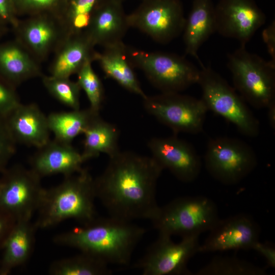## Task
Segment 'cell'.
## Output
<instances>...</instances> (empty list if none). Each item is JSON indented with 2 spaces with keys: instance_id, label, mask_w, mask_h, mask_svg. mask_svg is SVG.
Instances as JSON below:
<instances>
[{
  "instance_id": "cell-33",
  "label": "cell",
  "mask_w": 275,
  "mask_h": 275,
  "mask_svg": "<svg viewBox=\"0 0 275 275\" xmlns=\"http://www.w3.org/2000/svg\"><path fill=\"white\" fill-rule=\"evenodd\" d=\"M16 142L10 134L5 118L0 117V174L15 151Z\"/></svg>"
},
{
  "instance_id": "cell-23",
  "label": "cell",
  "mask_w": 275,
  "mask_h": 275,
  "mask_svg": "<svg viewBox=\"0 0 275 275\" xmlns=\"http://www.w3.org/2000/svg\"><path fill=\"white\" fill-rule=\"evenodd\" d=\"M37 229L31 220L16 222L2 249L0 275L8 274L29 259L35 246Z\"/></svg>"
},
{
  "instance_id": "cell-22",
  "label": "cell",
  "mask_w": 275,
  "mask_h": 275,
  "mask_svg": "<svg viewBox=\"0 0 275 275\" xmlns=\"http://www.w3.org/2000/svg\"><path fill=\"white\" fill-rule=\"evenodd\" d=\"M101 52L96 51L94 61H97L107 78L115 80L129 92L141 96L147 95L142 90L129 62L123 42L103 48Z\"/></svg>"
},
{
  "instance_id": "cell-5",
  "label": "cell",
  "mask_w": 275,
  "mask_h": 275,
  "mask_svg": "<svg viewBox=\"0 0 275 275\" xmlns=\"http://www.w3.org/2000/svg\"><path fill=\"white\" fill-rule=\"evenodd\" d=\"M126 52L132 67L141 70L161 93L181 92L198 83L200 69L184 56L127 45Z\"/></svg>"
},
{
  "instance_id": "cell-20",
  "label": "cell",
  "mask_w": 275,
  "mask_h": 275,
  "mask_svg": "<svg viewBox=\"0 0 275 275\" xmlns=\"http://www.w3.org/2000/svg\"><path fill=\"white\" fill-rule=\"evenodd\" d=\"M95 46L84 32L68 35L55 50L50 75L69 78L77 74L87 61H94Z\"/></svg>"
},
{
  "instance_id": "cell-1",
  "label": "cell",
  "mask_w": 275,
  "mask_h": 275,
  "mask_svg": "<svg viewBox=\"0 0 275 275\" xmlns=\"http://www.w3.org/2000/svg\"><path fill=\"white\" fill-rule=\"evenodd\" d=\"M163 170L151 156L120 150L94 179L96 197L111 216L151 221L160 207L156 193Z\"/></svg>"
},
{
  "instance_id": "cell-8",
  "label": "cell",
  "mask_w": 275,
  "mask_h": 275,
  "mask_svg": "<svg viewBox=\"0 0 275 275\" xmlns=\"http://www.w3.org/2000/svg\"><path fill=\"white\" fill-rule=\"evenodd\" d=\"M257 162L256 154L249 145L228 136L210 140L204 155L208 172L225 185L240 182L255 169Z\"/></svg>"
},
{
  "instance_id": "cell-29",
  "label": "cell",
  "mask_w": 275,
  "mask_h": 275,
  "mask_svg": "<svg viewBox=\"0 0 275 275\" xmlns=\"http://www.w3.org/2000/svg\"><path fill=\"white\" fill-rule=\"evenodd\" d=\"M195 275H265L264 268L233 256H215Z\"/></svg>"
},
{
  "instance_id": "cell-4",
  "label": "cell",
  "mask_w": 275,
  "mask_h": 275,
  "mask_svg": "<svg viewBox=\"0 0 275 275\" xmlns=\"http://www.w3.org/2000/svg\"><path fill=\"white\" fill-rule=\"evenodd\" d=\"M198 84L202 90L201 98L210 111L233 124L243 135L255 138L260 132V124L247 103L234 88L211 67L200 61Z\"/></svg>"
},
{
  "instance_id": "cell-6",
  "label": "cell",
  "mask_w": 275,
  "mask_h": 275,
  "mask_svg": "<svg viewBox=\"0 0 275 275\" xmlns=\"http://www.w3.org/2000/svg\"><path fill=\"white\" fill-rule=\"evenodd\" d=\"M227 66L234 89L246 103L262 108L275 101V64L240 45L228 54Z\"/></svg>"
},
{
  "instance_id": "cell-28",
  "label": "cell",
  "mask_w": 275,
  "mask_h": 275,
  "mask_svg": "<svg viewBox=\"0 0 275 275\" xmlns=\"http://www.w3.org/2000/svg\"><path fill=\"white\" fill-rule=\"evenodd\" d=\"M103 261L85 253L52 262L48 272L51 275H109L112 271Z\"/></svg>"
},
{
  "instance_id": "cell-7",
  "label": "cell",
  "mask_w": 275,
  "mask_h": 275,
  "mask_svg": "<svg viewBox=\"0 0 275 275\" xmlns=\"http://www.w3.org/2000/svg\"><path fill=\"white\" fill-rule=\"evenodd\" d=\"M219 219L215 203L204 196L176 198L160 207L151 221L158 234L181 237L200 235L209 231Z\"/></svg>"
},
{
  "instance_id": "cell-16",
  "label": "cell",
  "mask_w": 275,
  "mask_h": 275,
  "mask_svg": "<svg viewBox=\"0 0 275 275\" xmlns=\"http://www.w3.org/2000/svg\"><path fill=\"white\" fill-rule=\"evenodd\" d=\"M18 41L37 61L55 51L69 35L57 17L52 14L31 16L15 28Z\"/></svg>"
},
{
  "instance_id": "cell-11",
  "label": "cell",
  "mask_w": 275,
  "mask_h": 275,
  "mask_svg": "<svg viewBox=\"0 0 275 275\" xmlns=\"http://www.w3.org/2000/svg\"><path fill=\"white\" fill-rule=\"evenodd\" d=\"M127 21L130 28L166 44L182 34L186 18L180 0H142Z\"/></svg>"
},
{
  "instance_id": "cell-25",
  "label": "cell",
  "mask_w": 275,
  "mask_h": 275,
  "mask_svg": "<svg viewBox=\"0 0 275 275\" xmlns=\"http://www.w3.org/2000/svg\"><path fill=\"white\" fill-rule=\"evenodd\" d=\"M82 134L84 148L81 154L84 162L98 157L101 153L109 157L120 150L118 129L103 120L99 115L92 120Z\"/></svg>"
},
{
  "instance_id": "cell-19",
  "label": "cell",
  "mask_w": 275,
  "mask_h": 275,
  "mask_svg": "<svg viewBox=\"0 0 275 275\" xmlns=\"http://www.w3.org/2000/svg\"><path fill=\"white\" fill-rule=\"evenodd\" d=\"M84 162L71 144L55 139L38 149L30 160V169L41 178L52 175H71L80 171Z\"/></svg>"
},
{
  "instance_id": "cell-39",
  "label": "cell",
  "mask_w": 275,
  "mask_h": 275,
  "mask_svg": "<svg viewBox=\"0 0 275 275\" xmlns=\"http://www.w3.org/2000/svg\"><path fill=\"white\" fill-rule=\"evenodd\" d=\"M267 108V119L270 126L275 129V101L271 102L266 107Z\"/></svg>"
},
{
  "instance_id": "cell-17",
  "label": "cell",
  "mask_w": 275,
  "mask_h": 275,
  "mask_svg": "<svg viewBox=\"0 0 275 275\" xmlns=\"http://www.w3.org/2000/svg\"><path fill=\"white\" fill-rule=\"evenodd\" d=\"M122 2L102 0L84 32L93 44L103 48L123 42L130 28Z\"/></svg>"
},
{
  "instance_id": "cell-35",
  "label": "cell",
  "mask_w": 275,
  "mask_h": 275,
  "mask_svg": "<svg viewBox=\"0 0 275 275\" xmlns=\"http://www.w3.org/2000/svg\"><path fill=\"white\" fill-rule=\"evenodd\" d=\"M16 222L12 215L0 208V250L3 249Z\"/></svg>"
},
{
  "instance_id": "cell-34",
  "label": "cell",
  "mask_w": 275,
  "mask_h": 275,
  "mask_svg": "<svg viewBox=\"0 0 275 275\" xmlns=\"http://www.w3.org/2000/svg\"><path fill=\"white\" fill-rule=\"evenodd\" d=\"M20 103L14 90L0 81V117L6 118Z\"/></svg>"
},
{
  "instance_id": "cell-13",
  "label": "cell",
  "mask_w": 275,
  "mask_h": 275,
  "mask_svg": "<svg viewBox=\"0 0 275 275\" xmlns=\"http://www.w3.org/2000/svg\"><path fill=\"white\" fill-rule=\"evenodd\" d=\"M266 20L254 0H219L215 6L216 32L245 46Z\"/></svg>"
},
{
  "instance_id": "cell-36",
  "label": "cell",
  "mask_w": 275,
  "mask_h": 275,
  "mask_svg": "<svg viewBox=\"0 0 275 275\" xmlns=\"http://www.w3.org/2000/svg\"><path fill=\"white\" fill-rule=\"evenodd\" d=\"M17 15L12 0H0V19L3 21L11 24L15 28L19 22Z\"/></svg>"
},
{
  "instance_id": "cell-2",
  "label": "cell",
  "mask_w": 275,
  "mask_h": 275,
  "mask_svg": "<svg viewBox=\"0 0 275 275\" xmlns=\"http://www.w3.org/2000/svg\"><path fill=\"white\" fill-rule=\"evenodd\" d=\"M145 232L132 221L98 217L88 224L55 236L53 241L90 254L108 265H126Z\"/></svg>"
},
{
  "instance_id": "cell-37",
  "label": "cell",
  "mask_w": 275,
  "mask_h": 275,
  "mask_svg": "<svg viewBox=\"0 0 275 275\" xmlns=\"http://www.w3.org/2000/svg\"><path fill=\"white\" fill-rule=\"evenodd\" d=\"M262 38L265 44L267 52L271 58L270 60L275 64V21L273 20L264 28L262 32Z\"/></svg>"
},
{
  "instance_id": "cell-32",
  "label": "cell",
  "mask_w": 275,
  "mask_h": 275,
  "mask_svg": "<svg viewBox=\"0 0 275 275\" xmlns=\"http://www.w3.org/2000/svg\"><path fill=\"white\" fill-rule=\"evenodd\" d=\"M18 14L31 16L52 14L56 15L62 0H12Z\"/></svg>"
},
{
  "instance_id": "cell-21",
  "label": "cell",
  "mask_w": 275,
  "mask_h": 275,
  "mask_svg": "<svg viewBox=\"0 0 275 275\" xmlns=\"http://www.w3.org/2000/svg\"><path fill=\"white\" fill-rule=\"evenodd\" d=\"M215 6L212 0H194L183 31L185 51L199 61L198 51L216 32Z\"/></svg>"
},
{
  "instance_id": "cell-30",
  "label": "cell",
  "mask_w": 275,
  "mask_h": 275,
  "mask_svg": "<svg viewBox=\"0 0 275 275\" xmlns=\"http://www.w3.org/2000/svg\"><path fill=\"white\" fill-rule=\"evenodd\" d=\"M42 82L49 93L62 104L72 109L80 108L81 88L77 81L50 75L43 76Z\"/></svg>"
},
{
  "instance_id": "cell-38",
  "label": "cell",
  "mask_w": 275,
  "mask_h": 275,
  "mask_svg": "<svg viewBox=\"0 0 275 275\" xmlns=\"http://www.w3.org/2000/svg\"><path fill=\"white\" fill-rule=\"evenodd\" d=\"M265 258L268 266L275 267V248L269 243L257 241L253 245L252 249Z\"/></svg>"
},
{
  "instance_id": "cell-40",
  "label": "cell",
  "mask_w": 275,
  "mask_h": 275,
  "mask_svg": "<svg viewBox=\"0 0 275 275\" xmlns=\"http://www.w3.org/2000/svg\"><path fill=\"white\" fill-rule=\"evenodd\" d=\"M2 22H3V21L0 19V29H1V28Z\"/></svg>"
},
{
  "instance_id": "cell-18",
  "label": "cell",
  "mask_w": 275,
  "mask_h": 275,
  "mask_svg": "<svg viewBox=\"0 0 275 275\" xmlns=\"http://www.w3.org/2000/svg\"><path fill=\"white\" fill-rule=\"evenodd\" d=\"M5 120L16 143L39 149L50 140L47 116L36 103H20Z\"/></svg>"
},
{
  "instance_id": "cell-27",
  "label": "cell",
  "mask_w": 275,
  "mask_h": 275,
  "mask_svg": "<svg viewBox=\"0 0 275 275\" xmlns=\"http://www.w3.org/2000/svg\"><path fill=\"white\" fill-rule=\"evenodd\" d=\"M102 0H62L56 16L68 35L85 31Z\"/></svg>"
},
{
  "instance_id": "cell-24",
  "label": "cell",
  "mask_w": 275,
  "mask_h": 275,
  "mask_svg": "<svg viewBox=\"0 0 275 275\" xmlns=\"http://www.w3.org/2000/svg\"><path fill=\"white\" fill-rule=\"evenodd\" d=\"M0 74L18 85L42 73L37 60L17 41L0 44Z\"/></svg>"
},
{
  "instance_id": "cell-15",
  "label": "cell",
  "mask_w": 275,
  "mask_h": 275,
  "mask_svg": "<svg viewBox=\"0 0 275 275\" xmlns=\"http://www.w3.org/2000/svg\"><path fill=\"white\" fill-rule=\"evenodd\" d=\"M209 232L198 253L252 249L259 241L260 229L251 216L240 213L219 218Z\"/></svg>"
},
{
  "instance_id": "cell-3",
  "label": "cell",
  "mask_w": 275,
  "mask_h": 275,
  "mask_svg": "<svg viewBox=\"0 0 275 275\" xmlns=\"http://www.w3.org/2000/svg\"><path fill=\"white\" fill-rule=\"evenodd\" d=\"M94 179L87 169L64 176L58 185L45 189L35 225L37 229H47L68 219L88 224L98 217Z\"/></svg>"
},
{
  "instance_id": "cell-41",
  "label": "cell",
  "mask_w": 275,
  "mask_h": 275,
  "mask_svg": "<svg viewBox=\"0 0 275 275\" xmlns=\"http://www.w3.org/2000/svg\"><path fill=\"white\" fill-rule=\"evenodd\" d=\"M119 1H121V2H122L123 3L124 1H126V0H119Z\"/></svg>"
},
{
  "instance_id": "cell-14",
  "label": "cell",
  "mask_w": 275,
  "mask_h": 275,
  "mask_svg": "<svg viewBox=\"0 0 275 275\" xmlns=\"http://www.w3.org/2000/svg\"><path fill=\"white\" fill-rule=\"evenodd\" d=\"M151 157L177 179L185 183L194 181L202 167L200 156L195 148L176 135L154 137L148 142Z\"/></svg>"
},
{
  "instance_id": "cell-12",
  "label": "cell",
  "mask_w": 275,
  "mask_h": 275,
  "mask_svg": "<svg viewBox=\"0 0 275 275\" xmlns=\"http://www.w3.org/2000/svg\"><path fill=\"white\" fill-rule=\"evenodd\" d=\"M199 235L184 236L178 243L171 236L158 234L157 239L135 264L143 275H191L190 259L198 253Z\"/></svg>"
},
{
  "instance_id": "cell-9",
  "label": "cell",
  "mask_w": 275,
  "mask_h": 275,
  "mask_svg": "<svg viewBox=\"0 0 275 275\" xmlns=\"http://www.w3.org/2000/svg\"><path fill=\"white\" fill-rule=\"evenodd\" d=\"M146 111L175 134H197L203 129L208 110L201 99L177 93H161L143 98Z\"/></svg>"
},
{
  "instance_id": "cell-31",
  "label": "cell",
  "mask_w": 275,
  "mask_h": 275,
  "mask_svg": "<svg viewBox=\"0 0 275 275\" xmlns=\"http://www.w3.org/2000/svg\"><path fill=\"white\" fill-rule=\"evenodd\" d=\"M92 61H87L77 72V81L90 102V107L99 112L104 99V90L102 83L94 71Z\"/></svg>"
},
{
  "instance_id": "cell-26",
  "label": "cell",
  "mask_w": 275,
  "mask_h": 275,
  "mask_svg": "<svg viewBox=\"0 0 275 275\" xmlns=\"http://www.w3.org/2000/svg\"><path fill=\"white\" fill-rule=\"evenodd\" d=\"M98 115L90 107L87 109H72L70 112L51 113L47 116L50 132L55 139L71 144L78 135L82 134L92 120Z\"/></svg>"
},
{
  "instance_id": "cell-10",
  "label": "cell",
  "mask_w": 275,
  "mask_h": 275,
  "mask_svg": "<svg viewBox=\"0 0 275 275\" xmlns=\"http://www.w3.org/2000/svg\"><path fill=\"white\" fill-rule=\"evenodd\" d=\"M0 178V208L17 221H30L37 212L44 192L41 178L30 168L16 164Z\"/></svg>"
}]
</instances>
